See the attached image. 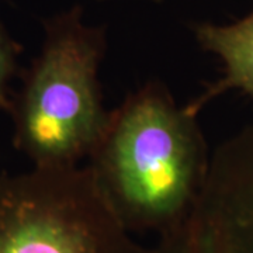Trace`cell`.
<instances>
[{"instance_id":"cell-4","label":"cell","mask_w":253,"mask_h":253,"mask_svg":"<svg viewBox=\"0 0 253 253\" xmlns=\"http://www.w3.org/2000/svg\"><path fill=\"white\" fill-rule=\"evenodd\" d=\"M152 253H253V124L218 145L189 214Z\"/></svg>"},{"instance_id":"cell-6","label":"cell","mask_w":253,"mask_h":253,"mask_svg":"<svg viewBox=\"0 0 253 253\" xmlns=\"http://www.w3.org/2000/svg\"><path fill=\"white\" fill-rule=\"evenodd\" d=\"M21 52V45L0 24V111H9L11 106L10 82L18 71Z\"/></svg>"},{"instance_id":"cell-3","label":"cell","mask_w":253,"mask_h":253,"mask_svg":"<svg viewBox=\"0 0 253 253\" xmlns=\"http://www.w3.org/2000/svg\"><path fill=\"white\" fill-rule=\"evenodd\" d=\"M0 253H152L116 215L87 165L0 174Z\"/></svg>"},{"instance_id":"cell-2","label":"cell","mask_w":253,"mask_h":253,"mask_svg":"<svg viewBox=\"0 0 253 253\" xmlns=\"http://www.w3.org/2000/svg\"><path fill=\"white\" fill-rule=\"evenodd\" d=\"M106 30L89 26L79 6L44 21L40 54L11 97L13 145L36 168L78 166L109 121L99 69Z\"/></svg>"},{"instance_id":"cell-1","label":"cell","mask_w":253,"mask_h":253,"mask_svg":"<svg viewBox=\"0 0 253 253\" xmlns=\"http://www.w3.org/2000/svg\"><path fill=\"white\" fill-rule=\"evenodd\" d=\"M197 117L159 81L110 110L87 168L131 234L162 236L189 214L211 156Z\"/></svg>"},{"instance_id":"cell-7","label":"cell","mask_w":253,"mask_h":253,"mask_svg":"<svg viewBox=\"0 0 253 253\" xmlns=\"http://www.w3.org/2000/svg\"><path fill=\"white\" fill-rule=\"evenodd\" d=\"M148 1H154V3H161L163 0H148Z\"/></svg>"},{"instance_id":"cell-5","label":"cell","mask_w":253,"mask_h":253,"mask_svg":"<svg viewBox=\"0 0 253 253\" xmlns=\"http://www.w3.org/2000/svg\"><path fill=\"white\" fill-rule=\"evenodd\" d=\"M194 37L204 51L222 61L224 76L186 104L187 109L200 114L207 103L231 89L253 99V10L231 24L200 23L194 27Z\"/></svg>"}]
</instances>
